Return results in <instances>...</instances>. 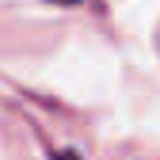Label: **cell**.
<instances>
[{
    "label": "cell",
    "mask_w": 160,
    "mask_h": 160,
    "mask_svg": "<svg viewBox=\"0 0 160 160\" xmlns=\"http://www.w3.org/2000/svg\"><path fill=\"white\" fill-rule=\"evenodd\" d=\"M50 160H80V156H76V152H72V149H57V152H53V156H50Z\"/></svg>",
    "instance_id": "obj_1"
}]
</instances>
